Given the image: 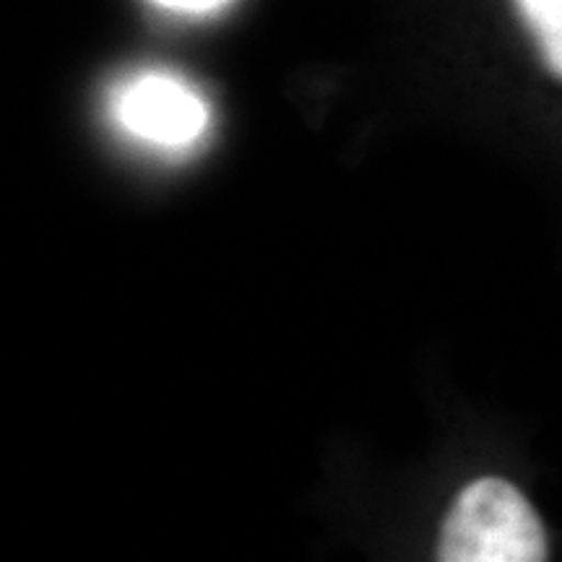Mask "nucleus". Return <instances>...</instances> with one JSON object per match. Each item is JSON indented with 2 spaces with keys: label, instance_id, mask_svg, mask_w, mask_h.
I'll use <instances>...</instances> for the list:
<instances>
[{
  "label": "nucleus",
  "instance_id": "obj_1",
  "mask_svg": "<svg viewBox=\"0 0 562 562\" xmlns=\"http://www.w3.org/2000/svg\"><path fill=\"white\" fill-rule=\"evenodd\" d=\"M560 542L531 484L508 463L476 461L442 497L425 562H558Z\"/></svg>",
  "mask_w": 562,
  "mask_h": 562
},
{
  "label": "nucleus",
  "instance_id": "obj_4",
  "mask_svg": "<svg viewBox=\"0 0 562 562\" xmlns=\"http://www.w3.org/2000/svg\"><path fill=\"white\" fill-rule=\"evenodd\" d=\"M151 3L180 13H214L224 9V5H229L232 0H151Z\"/></svg>",
  "mask_w": 562,
  "mask_h": 562
},
{
  "label": "nucleus",
  "instance_id": "obj_2",
  "mask_svg": "<svg viewBox=\"0 0 562 562\" xmlns=\"http://www.w3.org/2000/svg\"><path fill=\"white\" fill-rule=\"evenodd\" d=\"M112 121L131 140L161 154L191 151L209 133L203 94L167 70H144L112 94Z\"/></svg>",
  "mask_w": 562,
  "mask_h": 562
},
{
  "label": "nucleus",
  "instance_id": "obj_3",
  "mask_svg": "<svg viewBox=\"0 0 562 562\" xmlns=\"http://www.w3.org/2000/svg\"><path fill=\"white\" fill-rule=\"evenodd\" d=\"M510 9L539 68L562 89V0H510Z\"/></svg>",
  "mask_w": 562,
  "mask_h": 562
}]
</instances>
